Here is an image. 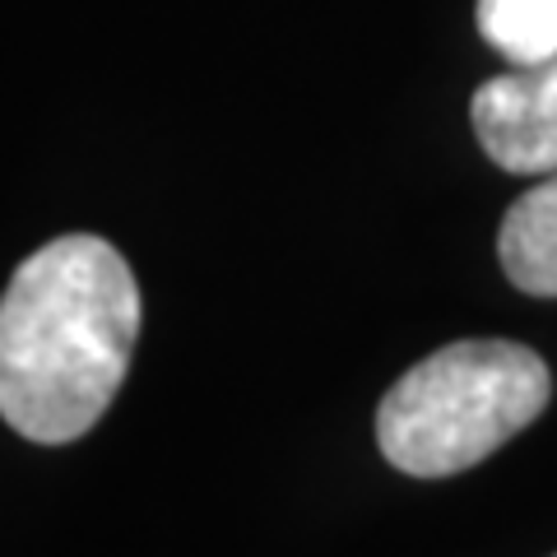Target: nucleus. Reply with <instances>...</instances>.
<instances>
[{
  "instance_id": "nucleus-1",
  "label": "nucleus",
  "mask_w": 557,
  "mask_h": 557,
  "mask_svg": "<svg viewBox=\"0 0 557 557\" xmlns=\"http://www.w3.org/2000/svg\"><path fill=\"white\" fill-rule=\"evenodd\" d=\"M139 284L112 242L38 247L0 298V418L38 446L84 437L131 372Z\"/></svg>"
},
{
  "instance_id": "nucleus-2",
  "label": "nucleus",
  "mask_w": 557,
  "mask_h": 557,
  "mask_svg": "<svg viewBox=\"0 0 557 557\" xmlns=\"http://www.w3.org/2000/svg\"><path fill=\"white\" fill-rule=\"evenodd\" d=\"M553 399L548 362L516 339H456L386 391L376 446L399 474L450 479L525 432Z\"/></svg>"
},
{
  "instance_id": "nucleus-3",
  "label": "nucleus",
  "mask_w": 557,
  "mask_h": 557,
  "mask_svg": "<svg viewBox=\"0 0 557 557\" xmlns=\"http://www.w3.org/2000/svg\"><path fill=\"white\" fill-rule=\"evenodd\" d=\"M474 135L502 172L548 177L557 172V57L544 65H511L487 79L469 102Z\"/></svg>"
},
{
  "instance_id": "nucleus-4",
  "label": "nucleus",
  "mask_w": 557,
  "mask_h": 557,
  "mask_svg": "<svg viewBox=\"0 0 557 557\" xmlns=\"http://www.w3.org/2000/svg\"><path fill=\"white\" fill-rule=\"evenodd\" d=\"M507 278L530 298H557V172L520 196L497 233Z\"/></svg>"
},
{
  "instance_id": "nucleus-5",
  "label": "nucleus",
  "mask_w": 557,
  "mask_h": 557,
  "mask_svg": "<svg viewBox=\"0 0 557 557\" xmlns=\"http://www.w3.org/2000/svg\"><path fill=\"white\" fill-rule=\"evenodd\" d=\"M479 38L511 65H544L557 57V0H479Z\"/></svg>"
},
{
  "instance_id": "nucleus-6",
  "label": "nucleus",
  "mask_w": 557,
  "mask_h": 557,
  "mask_svg": "<svg viewBox=\"0 0 557 557\" xmlns=\"http://www.w3.org/2000/svg\"><path fill=\"white\" fill-rule=\"evenodd\" d=\"M553 557H557V553H553Z\"/></svg>"
}]
</instances>
